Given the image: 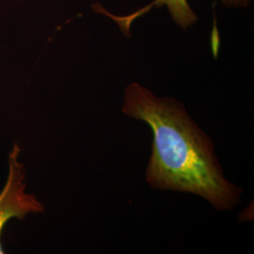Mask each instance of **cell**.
Segmentation results:
<instances>
[{"instance_id": "cell-1", "label": "cell", "mask_w": 254, "mask_h": 254, "mask_svg": "<svg viewBox=\"0 0 254 254\" xmlns=\"http://www.w3.org/2000/svg\"><path fill=\"white\" fill-rule=\"evenodd\" d=\"M122 110L151 128L145 180L153 189L197 195L219 211L239 203L243 190L225 178L212 140L180 101L158 97L134 82L126 89Z\"/></svg>"}, {"instance_id": "cell-2", "label": "cell", "mask_w": 254, "mask_h": 254, "mask_svg": "<svg viewBox=\"0 0 254 254\" xmlns=\"http://www.w3.org/2000/svg\"><path fill=\"white\" fill-rule=\"evenodd\" d=\"M20 148L15 143L9 155V172L6 185L0 193V236L4 225L10 218H25L27 214L44 212V205L34 195L25 192L24 166L18 160ZM0 254H3L0 241Z\"/></svg>"}, {"instance_id": "cell-3", "label": "cell", "mask_w": 254, "mask_h": 254, "mask_svg": "<svg viewBox=\"0 0 254 254\" xmlns=\"http://www.w3.org/2000/svg\"><path fill=\"white\" fill-rule=\"evenodd\" d=\"M162 6H166L168 8L172 17H173V21L183 29H187L188 27H191L198 20L196 13L192 10L187 0H154L151 4L146 6L145 8L138 9L136 12L129 14V15H126V16L113 15L108 11H106L104 8H102L99 5H93V9L95 11L102 12L103 14L114 20L118 24L121 30L125 34H127V37H129L130 36L131 24L137 17L143 15L145 12L150 10L153 7L160 8Z\"/></svg>"}, {"instance_id": "cell-4", "label": "cell", "mask_w": 254, "mask_h": 254, "mask_svg": "<svg viewBox=\"0 0 254 254\" xmlns=\"http://www.w3.org/2000/svg\"><path fill=\"white\" fill-rule=\"evenodd\" d=\"M226 7H248L251 0H220Z\"/></svg>"}]
</instances>
